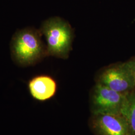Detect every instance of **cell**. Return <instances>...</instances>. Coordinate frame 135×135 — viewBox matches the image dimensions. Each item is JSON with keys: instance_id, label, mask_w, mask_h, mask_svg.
I'll return each instance as SVG.
<instances>
[{"instance_id": "1", "label": "cell", "mask_w": 135, "mask_h": 135, "mask_svg": "<svg viewBox=\"0 0 135 135\" xmlns=\"http://www.w3.org/2000/svg\"><path fill=\"white\" fill-rule=\"evenodd\" d=\"M41 34L37 30L28 27L14 35L11 43V56L18 65L24 67L34 65L47 55Z\"/></svg>"}, {"instance_id": "2", "label": "cell", "mask_w": 135, "mask_h": 135, "mask_svg": "<svg viewBox=\"0 0 135 135\" xmlns=\"http://www.w3.org/2000/svg\"><path fill=\"white\" fill-rule=\"evenodd\" d=\"M41 32L47 41V55L67 58L71 47L73 34L68 23L60 18H52L44 22Z\"/></svg>"}, {"instance_id": "3", "label": "cell", "mask_w": 135, "mask_h": 135, "mask_svg": "<svg viewBox=\"0 0 135 135\" xmlns=\"http://www.w3.org/2000/svg\"><path fill=\"white\" fill-rule=\"evenodd\" d=\"M128 94L117 92L98 83L92 94L93 115H122Z\"/></svg>"}, {"instance_id": "4", "label": "cell", "mask_w": 135, "mask_h": 135, "mask_svg": "<svg viewBox=\"0 0 135 135\" xmlns=\"http://www.w3.org/2000/svg\"><path fill=\"white\" fill-rule=\"evenodd\" d=\"M98 83L117 92L128 94L135 89V75L125 62L106 69Z\"/></svg>"}, {"instance_id": "5", "label": "cell", "mask_w": 135, "mask_h": 135, "mask_svg": "<svg viewBox=\"0 0 135 135\" xmlns=\"http://www.w3.org/2000/svg\"><path fill=\"white\" fill-rule=\"evenodd\" d=\"M91 125L97 135H134L123 115H93Z\"/></svg>"}, {"instance_id": "6", "label": "cell", "mask_w": 135, "mask_h": 135, "mask_svg": "<svg viewBox=\"0 0 135 135\" xmlns=\"http://www.w3.org/2000/svg\"><path fill=\"white\" fill-rule=\"evenodd\" d=\"M27 87L32 98L36 101H47L55 96L57 91L56 80L47 75H39L30 79Z\"/></svg>"}, {"instance_id": "7", "label": "cell", "mask_w": 135, "mask_h": 135, "mask_svg": "<svg viewBox=\"0 0 135 135\" xmlns=\"http://www.w3.org/2000/svg\"><path fill=\"white\" fill-rule=\"evenodd\" d=\"M127 120L131 128L135 135V91L127 94L125 104L122 112Z\"/></svg>"}, {"instance_id": "8", "label": "cell", "mask_w": 135, "mask_h": 135, "mask_svg": "<svg viewBox=\"0 0 135 135\" xmlns=\"http://www.w3.org/2000/svg\"><path fill=\"white\" fill-rule=\"evenodd\" d=\"M128 66L130 68L131 70L135 75V58L131 59L130 61L126 62Z\"/></svg>"}]
</instances>
